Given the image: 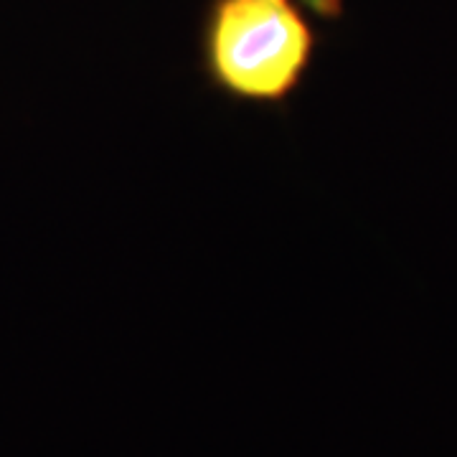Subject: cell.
<instances>
[{"label": "cell", "mask_w": 457, "mask_h": 457, "mask_svg": "<svg viewBox=\"0 0 457 457\" xmlns=\"http://www.w3.org/2000/svg\"><path fill=\"white\" fill-rule=\"evenodd\" d=\"M318 46L320 36L295 0H209L198 59L221 97L282 110L308 79Z\"/></svg>", "instance_id": "6da1fadb"}, {"label": "cell", "mask_w": 457, "mask_h": 457, "mask_svg": "<svg viewBox=\"0 0 457 457\" xmlns=\"http://www.w3.org/2000/svg\"><path fill=\"white\" fill-rule=\"evenodd\" d=\"M300 3L311 16L320 21H338L343 16V0H295Z\"/></svg>", "instance_id": "7a4b0ae2"}]
</instances>
